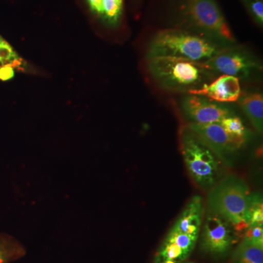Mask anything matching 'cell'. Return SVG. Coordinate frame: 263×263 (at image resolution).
<instances>
[{
	"mask_svg": "<svg viewBox=\"0 0 263 263\" xmlns=\"http://www.w3.org/2000/svg\"><path fill=\"white\" fill-rule=\"evenodd\" d=\"M147 69L152 79L162 89L188 93L200 89L216 79L200 62L174 57L147 59Z\"/></svg>",
	"mask_w": 263,
	"mask_h": 263,
	"instance_id": "1",
	"label": "cell"
},
{
	"mask_svg": "<svg viewBox=\"0 0 263 263\" xmlns=\"http://www.w3.org/2000/svg\"><path fill=\"white\" fill-rule=\"evenodd\" d=\"M219 43L186 29H170L157 33L148 46L147 59L165 57L201 62L221 48Z\"/></svg>",
	"mask_w": 263,
	"mask_h": 263,
	"instance_id": "2",
	"label": "cell"
},
{
	"mask_svg": "<svg viewBox=\"0 0 263 263\" xmlns=\"http://www.w3.org/2000/svg\"><path fill=\"white\" fill-rule=\"evenodd\" d=\"M180 148L189 174L204 191L209 192L224 177L227 164L188 126L180 131Z\"/></svg>",
	"mask_w": 263,
	"mask_h": 263,
	"instance_id": "3",
	"label": "cell"
},
{
	"mask_svg": "<svg viewBox=\"0 0 263 263\" xmlns=\"http://www.w3.org/2000/svg\"><path fill=\"white\" fill-rule=\"evenodd\" d=\"M251 193L247 183L235 175L224 176L208 195V211L221 216L238 231L247 229Z\"/></svg>",
	"mask_w": 263,
	"mask_h": 263,
	"instance_id": "4",
	"label": "cell"
},
{
	"mask_svg": "<svg viewBox=\"0 0 263 263\" xmlns=\"http://www.w3.org/2000/svg\"><path fill=\"white\" fill-rule=\"evenodd\" d=\"M183 24L190 32L214 42L234 43V34L216 0H183L180 8Z\"/></svg>",
	"mask_w": 263,
	"mask_h": 263,
	"instance_id": "5",
	"label": "cell"
},
{
	"mask_svg": "<svg viewBox=\"0 0 263 263\" xmlns=\"http://www.w3.org/2000/svg\"><path fill=\"white\" fill-rule=\"evenodd\" d=\"M200 65L216 76L227 75L247 78L259 68V64L249 52L239 47H223L214 56Z\"/></svg>",
	"mask_w": 263,
	"mask_h": 263,
	"instance_id": "6",
	"label": "cell"
},
{
	"mask_svg": "<svg viewBox=\"0 0 263 263\" xmlns=\"http://www.w3.org/2000/svg\"><path fill=\"white\" fill-rule=\"evenodd\" d=\"M236 241V230L233 226L221 216L208 211L202 228V250L212 255H226Z\"/></svg>",
	"mask_w": 263,
	"mask_h": 263,
	"instance_id": "7",
	"label": "cell"
},
{
	"mask_svg": "<svg viewBox=\"0 0 263 263\" xmlns=\"http://www.w3.org/2000/svg\"><path fill=\"white\" fill-rule=\"evenodd\" d=\"M181 109L190 123L198 124L219 123L226 117L234 115L224 105L205 97L189 95L181 101Z\"/></svg>",
	"mask_w": 263,
	"mask_h": 263,
	"instance_id": "8",
	"label": "cell"
},
{
	"mask_svg": "<svg viewBox=\"0 0 263 263\" xmlns=\"http://www.w3.org/2000/svg\"><path fill=\"white\" fill-rule=\"evenodd\" d=\"M187 126L196 133L226 164H228V156L239 150L246 142L245 140L231 136L219 123L207 124L189 123Z\"/></svg>",
	"mask_w": 263,
	"mask_h": 263,
	"instance_id": "9",
	"label": "cell"
},
{
	"mask_svg": "<svg viewBox=\"0 0 263 263\" xmlns=\"http://www.w3.org/2000/svg\"><path fill=\"white\" fill-rule=\"evenodd\" d=\"M188 94L200 95L219 103H233L238 101L241 95L239 79L221 75L200 89L191 90Z\"/></svg>",
	"mask_w": 263,
	"mask_h": 263,
	"instance_id": "10",
	"label": "cell"
},
{
	"mask_svg": "<svg viewBox=\"0 0 263 263\" xmlns=\"http://www.w3.org/2000/svg\"><path fill=\"white\" fill-rule=\"evenodd\" d=\"M203 200L202 197L195 195L184 208L172 230L186 234L198 236L203 218Z\"/></svg>",
	"mask_w": 263,
	"mask_h": 263,
	"instance_id": "11",
	"label": "cell"
},
{
	"mask_svg": "<svg viewBox=\"0 0 263 263\" xmlns=\"http://www.w3.org/2000/svg\"><path fill=\"white\" fill-rule=\"evenodd\" d=\"M240 108L259 134L263 131V97L260 93H249L240 95Z\"/></svg>",
	"mask_w": 263,
	"mask_h": 263,
	"instance_id": "12",
	"label": "cell"
},
{
	"mask_svg": "<svg viewBox=\"0 0 263 263\" xmlns=\"http://www.w3.org/2000/svg\"><path fill=\"white\" fill-rule=\"evenodd\" d=\"M232 263H263V247L242 240L233 254Z\"/></svg>",
	"mask_w": 263,
	"mask_h": 263,
	"instance_id": "13",
	"label": "cell"
},
{
	"mask_svg": "<svg viewBox=\"0 0 263 263\" xmlns=\"http://www.w3.org/2000/svg\"><path fill=\"white\" fill-rule=\"evenodd\" d=\"M124 11V0H101L100 20L110 27L120 23Z\"/></svg>",
	"mask_w": 263,
	"mask_h": 263,
	"instance_id": "14",
	"label": "cell"
},
{
	"mask_svg": "<svg viewBox=\"0 0 263 263\" xmlns=\"http://www.w3.org/2000/svg\"><path fill=\"white\" fill-rule=\"evenodd\" d=\"M4 65L13 66L15 70H24L27 65L13 46L0 35V67Z\"/></svg>",
	"mask_w": 263,
	"mask_h": 263,
	"instance_id": "15",
	"label": "cell"
},
{
	"mask_svg": "<svg viewBox=\"0 0 263 263\" xmlns=\"http://www.w3.org/2000/svg\"><path fill=\"white\" fill-rule=\"evenodd\" d=\"M187 257V254L185 253L179 246L176 245L174 242L164 239L156 255L155 262L161 263L167 260L181 262Z\"/></svg>",
	"mask_w": 263,
	"mask_h": 263,
	"instance_id": "16",
	"label": "cell"
},
{
	"mask_svg": "<svg viewBox=\"0 0 263 263\" xmlns=\"http://www.w3.org/2000/svg\"><path fill=\"white\" fill-rule=\"evenodd\" d=\"M198 236L186 234L181 232L176 231L171 229L168 234L166 236L165 239L170 241L174 242L176 245L179 246L180 248L183 249V252L187 255H190L193 250L196 243Z\"/></svg>",
	"mask_w": 263,
	"mask_h": 263,
	"instance_id": "17",
	"label": "cell"
},
{
	"mask_svg": "<svg viewBox=\"0 0 263 263\" xmlns=\"http://www.w3.org/2000/svg\"><path fill=\"white\" fill-rule=\"evenodd\" d=\"M219 124L231 136L247 141V129L240 118L230 116L223 119Z\"/></svg>",
	"mask_w": 263,
	"mask_h": 263,
	"instance_id": "18",
	"label": "cell"
},
{
	"mask_svg": "<svg viewBox=\"0 0 263 263\" xmlns=\"http://www.w3.org/2000/svg\"><path fill=\"white\" fill-rule=\"evenodd\" d=\"M242 240L247 242V243H251V245L263 247L262 224L248 227L246 229Z\"/></svg>",
	"mask_w": 263,
	"mask_h": 263,
	"instance_id": "19",
	"label": "cell"
},
{
	"mask_svg": "<svg viewBox=\"0 0 263 263\" xmlns=\"http://www.w3.org/2000/svg\"><path fill=\"white\" fill-rule=\"evenodd\" d=\"M243 3L254 20L262 26L263 2L262 0H243Z\"/></svg>",
	"mask_w": 263,
	"mask_h": 263,
	"instance_id": "20",
	"label": "cell"
},
{
	"mask_svg": "<svg viewBox=\"0 0 263 263\" xmlns=\"http://www.w3.org/2000/svg\"><path fill=\"white\" fill-rule=\"evenodd\" d=\"M15 252L11 247L0 242V263H8L15 257Z\"/></svg>",
	"mask_w": 263,
	"mask_h": 263,
	"instance_id": "21",
	"label": "cell"
},
{
	"mask_svg": "<svg viewBox=\"0 0 263 263\" xmlns=\"http://www.w3.org/2000/svg\"><path fill=\"white\" fill-rule=\"evenodd\" d=\"M15 68L13 66L4 65L0 67V80L8 81L13 79L15 74Z\"/></svg>",
	"mask_w": 263,
	"mask_h": 263,
	"instance_id": "22",
	"label": "cell"
},
{
	"mask_svg": "<svg viewBox=\"0 0 263 263\" xmlns=\"http://www.w3.org/2000/svg\"><path fill=\"white\" fill-rule=\"evenodd\" d=\"M88 8L95 16L100 18L101 16V0H85Z\"/></svg>",
	"mask_w": 263,
	"mask_h": 263,
	"instance_id": "23",
	"label": "cell"
},
{
	"mask_svg": "<svg viewBox=\"0 0 263 263\" xmlns=\"http://www.w3.org/2000/svg\"><path fill=\"white\" fill-rule=\"evenodd\" d=\"M161 263H182V262H177V261L167 260V261H164V262H162ZM186 263H193V262H186Z\"/></svg>",
	"mask_w": 263,
	"mask_h": 263,
	"instance_id": "24",
	"label": "cell"
}]
</instances>
